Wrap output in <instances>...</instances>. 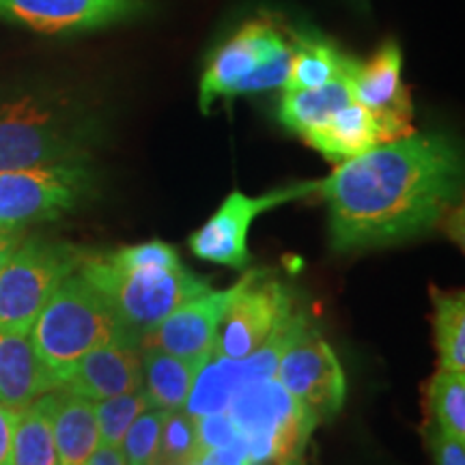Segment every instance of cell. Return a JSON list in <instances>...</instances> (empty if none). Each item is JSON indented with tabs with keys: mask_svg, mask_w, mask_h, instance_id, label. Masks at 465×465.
Masks as SVG:
<instances>
[{
	"mask_svg": "<svg viewBox=\"0 0 465 465\" xmlns=\"http://www.w3.org/2000/svg\"><path fill=\"white\" fill-rule=\"evenodd\" d=\"M48 407L58 465H86L100 446L93 401L56 388L48 392Z\"/></svg>",
	"mask_w": 465,
	"mask_h": 465,
	"instance_id": "17",
	"label": "cell"
},
{
	"mask_svg": "<svg viewBox=\"0 0 465 465\" xmlns=\"http://www.w3.org/2000/svg\"><path fill=\"white\" fill-rule=\"evenodd\" d=\"M188 465H192V463H188Z\"/></svg>",
	"mask_w": 465,
	"mask_h": 465,
	"instance_id": "37",
	"label": "cell"
},
{
	"mask_svg": "<svg viewBox=\"0 0 465 465\" xmlns=\"http://www.w3.org/2000/svg\"><path fill=\"white\" fill-rule=\"evenodd\" d=\"M194 429H196V455H201V452L212 450V449H220V446H229L232 441L242 438L226 411L194 418Z\"/></svg>",
	"mask_w": 465,
	"mask_h": 465,
	"instance_id": "31",
	"label": "cell"
},
{
	"mask_svg": "<svg viewBox=\"0 0 465 465\" xmlns=\"http://www.w3.org/2000/svg\"><path fill=\"white\" fill-rule=\"evenodd\" d=\"M291 74L284 91L317 89L347 75L351 56L342 54L336 45L319 33H291Z\"/></svg>",
	"mask_w": 465,
	"mask_h": 465,
	"instance_id": "20",
	"label": "cell"
},
{
	"mask_svg": "<svg viewBox=\"0 0 465 465\" xmlns=\"http://www.w3.org/2000/svg\"><path fill=\"white\" fill-rule=\"evenodd\" d=\"M427 440L433 450L435 465H465L463 441L449 438V435L438 431L431 424L427 427Z\"/></svg>",
	"mask_w": 465,
	"mask_h": 465,
	"instance_id": "32",
	"label": "cell"
},
{
	"mask_svg": "<svg viewBox=\"0 0 465 465\" xmlns=\"http://www.w3.org/2000/svg\"><path fill=\"white\" fill-rule=\"evenodd\" d=\"M86 250L75 243L28 235L0 267V330L31 332L58 284L78 272Z\"/></svg>",
	"mask_w": 465,
	"mask_h": 465,
	"instance_id": "6",
	"label": "cell"
},
{
	"mask_svg": "<svg viewBox=\"0 0 465 465\" xmlns=\"http://www.w3.org/2000/svg\"><path fill=\"white\" fill-rule=\"evenodd\" d=\"M274 380L319 422L334 416L345 403L342 366L330 342L311 323L278 360Z\"/></svg>",
	"mask_w": 465,
	"mask_h": 465,
	"instance_id": "11",
	"label": "cell"
},
{
	"mask_svg": "<svg viewBox=\"0 0 465 465\" xmlns=\"http://www.w3.org/2000/svg\"><path fill=\"white\" fill-rule=\"evenodd\" d=\"M104 259L121 270H143V267H179L183 265L177 250L171 243L151 240L136 246H124L113 252H104Z\"/></svg>",
	"mask_w": 465,
	"mask_h": 465,
	"instance_id": "29",
	"label": "cell"
},
{
	"mask_svg": "<svg viewBox=\"0 0 465 465\" xmlns=\"http://www.w3.org/2000/svg\"><path fill=\"white\" fill-rule=\"evenodd\" d=\"M28 336L54 391L93 349L113 341H141L124 323L106 295L80 272L58 284Z\"/></svg>",
	"mask_w": 465,
	"mask_h": 465,
	"instance_id": "3",
	"label": "cell"
},
{
	"mask_svg": "<svg viewBox=\"0 0 465 465\" xmlns=\"http://www.w3.org/2000/svg\"><path fill=\"white\" fill-rule=\"evenodd\" d=\"M226 414L246 441L248 465H298L319 420L276 380L243 386Z\"/></svg>",
	"mask_w": 465,
	"mask_h": 465,
	"instance_id": "5",
	"label": "cell"
},
{
	"mask_svg": "<svg viewBox=\"0 0 465 465\" xmlns=\"http://www.w3.org/2000/svg\"><path fill=\"white\" fill-rule=\"evenodd\" d=\"M17 410L0 403V465H14V433Z\"/></svg>",
	"mask_w": 465,
	"mask_h": 465,
	"instance_id": "34",
	"label": "cell"
},
{
	"mask_svg": "<svg viewBox=\"0 0 465 465\" xmlns=\"http://www.w3.org/2000/svg\"><path fill=\"white\" fill-rule=\"evenodd\" d=\"M95 192V171L58 164L0 173V231L52 223L84 205Z\"/></svg>",
	"mask_w": 465,
	"mask_h": 465,
	"instance_id": "7",
	"label": "cell"
},
{
	"mask_svg": "<svg viewBox=\"0 0 465 465\" xmlns=\"http://www.w3.org/2000/svg\"><path fill=\"white\" fill-rule=\"evenodd\" d=\"M14 465H58L50 427L48 392L17 410Z\"/></svg>",
	"mask_w": 465,
	"mask_h": 465,
	"instance_id": "24",
	"label": "cell"
},
{
	"mask_svg": "<svg viewBox=\"0 0 465 465\" xmlns=\"http://www.w3.org/2000/svg\"><path fill=\"white\" fill-rule=\"evenodd\" d=\"M291 74V42L284 50L278 52L272 58L261 63V65L250 72L246 78L235 84L231 91V97L254 95V93H265L274 89H284Z\"/></svg>",
	"mask_w": 465,
	"mask_h": 465,
	"instance_id": "30",
	"label": "cell"
},
{
	"mask_svg": "<svg viewBox=\"0 0 465 465\" xmlns=\"http://www.w3.org/2000/svg\"><path fill=\"white\" fill-rule=\"evenodd\" d=\"M78 272L106 295L138 339L183 302L212 289L209 278L194 274L185 265L121 270L108 263L104 254L93 252L84 254Z\"/></svg>",
	"mask_w": 465,
	"mask_h": 465,
	"instance_id": "4",
	"label": "cell"
},
{
	"mask_svg": "<svg viewBox=\"0 0 465 465\" xmlns=\"http://www.w3.org/2000/svg\"><path fill=\"white\" fill-rule=\"evenodd\" d=\"M231 298L232 287L224 291L209 289L205 293L194 295L168 312L149 332H144L141 336V349L155 347L205 366L207 360L213 356L220 317Z\"/></svg>",
	"mask_w": 465,
	"mask_h": 465,
	"instance_id": "15",
	"label": "cell"
},
{
	"mask_svg": "<svg viewBox=\"0 0 465 465\" xmlns=\"http://www.w3.org/2000/svg\"><path fill=\"white\" fill-rule=\"evenodd\" d=\"M293 311V298L278 278L265 270H250L232 284V298L218 323L213 356L243 358L257 351Z\"/></svg>",
	"mask_w": 465,
	"mask_h": 465,
	"instance_id": "8",
	"label": "cell"
},
{
	"mask_svg": "<svg viewBox=\"0 0 465 465\" xmlns=\"http://www.w3.org/2000/svg\"><path fill=\"white\" fill-rule=\"evenodd\" d=\"M304 141L325 160L342 162L386 143L380 121L362 104L351 102L323 125L304 134Z\"/></svg>",
	"mask_w": 465,
	"mask_h": 465,
	"instance_id": "18",
	"label": "cell"
},
{
	"mask_svg": "<svg viewBox=\"0 0 465 465\" xmlns=\"http://www.w3.org/2000/svg\"><path fill=\"white\" fill-rule=\"evenodd\" d=\"M433 295L435 347L440 353V369L465 373V298L463 291H438Z\"/></svg>",
	"mask_w": 465,
	"mask_h": 465,
	"instance_id": "23",
	"label": "cell"
},
{
	"mask_svg": "<svg viewBox=\"0 0 465 465\" xmlns=\"http://www.w3.org/2000/svg\"><path fill=\"white\" fill-rule=\"evenodd\" d=\"M95 418L97 429H100V444L116 446L119 449L121 441L132 422L136 420L143 411L151 410L149 397L144 388H138L134 392L116 394V397L95 401Z\"/></svg>",
	"mask_w": 465,
	"mask_h": 465,
	"instance_id": "26",
	"label": "cell"
},
{
	"mask_svg": "<svg viewBox=\"0 0 465 465\" xmlns=\"http://www.w3.org/2000/svg\"><path fill=\"white\" fill-rule=\"evenodd\" d=\"M190 463L192 465H248L246 441L240 438L229 446H220V449L205 450L192 459Z\"/></svg>",
	"mask_w": 465,
	"mask_h": 465,
	"instance_id": "33",
	"label": "cell"
},
{
	"mask_svg": "<svg viewBox=\"0 0 465 465\" xmlns=\"http://www.w3.org/2000/svg\"><path fill=\"white\" fill-rule=\"evenodd\" d=\"M463 188L461 151L446 134L411 132L339 162L319 182L339 252L380 248L431 231Z\"/></svg>",
	"mask_w": 465,
	"mask_h": 465,
	"instance_id": "1",
	"label": "cell"
},
{
	"mask_svg": "<svg viewBox=\"0 0 465 465\" xmlns=\"http://www.w3.org/2000/svg\"><path fill=\"white\" fill-rule=\"evenodd\" d=\"M25 237H26V229L0 231V267L5 265V261L11 257V252L20 246Z\"/></svg>",
	"mask_w": 465,
	"mask_h": 465,
	"instance_id": "36",
	"label": "cell"
},
{
	"mask_svg": "<svg viewBox=\"0 0 465 465\" xmlns=\"http://www.w3.org/2000/svg\"><path fill=\"white\" fill-rule=\"evenodd\" d=\"M100 119L78 93L52 84H0V173L91 162Z\"/></svg>",
	"mask_w": 465,
	"mask_h": 465,
	"instance_id": "2",
	"label": "cell"
},
{
	"mask_svg": "<svg viewBox=\"0 0 465 465\" xmlns=\"http://www.w3.org/2000/svg\"><path fill=\"white\" fill-rule=\"evenodd\" d=\"M287 45V35L278 31L270 20L246 22L209 58L199 84V106L203 113H209L212 104L220 97L231 100V91L240 80Z\"/></svg>",
	"mask_w": 465,
	"mask_h": 465,
	"instance_id": "14",
	"label": "cell"
},
{
	"mask_svg": "<svg viewBox=\"0 0 465 465\" xmlns=\"http://www.w3.org/2000/svg\"><path fill=\"white\" fill-rule=\"evenodd\" d=\"M203 366L155 347H143V388L155 410H183Z\"/></svg>",
	"mask_w": 465,
	"mask_h": 465,
	"instance_id": "21",
	"label": "cell"
},
{
	"mask_svg": "<svg viewBox=\"0 0 465 465\" xmlns=\"http://www.w3.org/2000/svg\"><path fill=\"white\" fill-rule=\"evenodd\" d=\"M144 11L147 0H0V22L52 37L102 31Z\"/></svg>",
	"mask_w": 465,
	"mask_h": 465,
	"instance_id": "12",
	"label": "cell"
},
{
	"mask_svg": "<svg viewBox=\"0 0 465 465\" xmlns=\"http://www.w3.org/2000/svg\"><path fill=\"white\" fill-rule=\"evenodd\" d=\"M308 323L311 322L304 311H293L257 351L243 358H209L196 375L190 397L185 401V414L190 418L220 414L226 411L231 399L243 386L261 380H274L278 360Z\"/></svg>",
	"mask_w": 465,
	"mask_h": 465,
	"instance_id": "9",
	"label": "cell"
},
{
	"mask_svg": "<svg viewBox=\"0 0 465 465\" xmlns=\"http://www.w3.org/2000/svg\"><path fill=\"white\" fill-rule=\"evenodd\" d=\"M86 465H127L124 452L116 446H104L100 444L95 449V452L89 457Z\"/></svg>",
	"mask_w": 465,
	"mask_h": 465,
	"instance_id": "35",
	"label": "cell"
},
{
	"mask_svg": "<svg viewBox=\"0 0 465 465\" xmlns=\"http://www.w3.org/2000/svg\"><path fill=\"white\" fill-rule=\"evenodd\" d=\"M196 457L194 418L183 410L168 411L162 424L158 461L155 465H188Z\"/></svg>",
	"mask_w": 465,
	"mask_h": 465,
	"instance_id": "28",
	"label": "cell"
},
{
	"mask_svg": "<svg viewBox=\"0 0 465 465\" xmlns=\"http://www.w3.org/2000/svg\"><path fill=\"white\" fill-rule=\"evenodd\" d=\"M168 411L164 410H151L143 411L132 427L127 429L121 441V452H124L127 465H155L158 461V449H160V433L162 424H164Z\"/></svg>",
	"mask_w": 465,
	"mask_h": 465,
	"instance_id": "27",
	"label": "cell"
},
{
	"mask_svg": "<svg viewBox=\"0 0 465 465\" xmlns=\"http://www.w3.org/2000/svg\"><path fill=\"white\" fill-rule=\"evenodd\" d=\"M54 391L28 334L0 330V403L22 410Z\"/></svg>",
	"mask_w": 465,
	"mask_h": 465,
	"instance_id": "19",
	"label": "cell"
},
{
	"mask_svg": "<svg viewBox=\"0 0 465 465\" xmlns=\"http://www.w3.org/2000/svg\"><path fill=\"white\" fill-rule=\"evenodd\" d=\"M353 102L362 104L380 121L386 143L414 132L411 100L403 83V52L397 42H386L369 61L351 58L347 69Z\"/></svg>",
	"mask_w": 465,
	"mask_h": 465,
	"instance_id": "13",
	"label": "cell"
},
{
	"mask_svg": "<svg viewBox=\"0 0 465 465\" xmlns=\"http://www.w3.org/2000/svg\"><path fill=\"white\" fill-rule=\"evenodd\" d=\"M61 388L93 403L138 391L143 388L141 341H113L93 349L75 364Z\"/></svg>",
	"mask_w": 465,
	"mask_h": 465,
	"instance_id": "16",
	"label": "cell"
},
{
	"mask_svg": "<svg viewBox=\"0 0 465 465\" xmlns=\"http://www.w3.org/2000/svg\"><path fill=\"white\" fill-rule=\"evenodd\" d=\"M353 102L349 78H336L332 83L317 86V89L284 91L278 119L287 130L304 136L315 127L323 125L325 121Z\"/></svg>",
	"mask_w": 465,
	"mask_h": 465,
	"instance_id": "22",
	"label": "cell"
},
{
	"mask_svg": "<svg viewBox=\"0 0 465 465\" xmlns=\"http://www.w3.org/2000/svg\"><path fill=\"white\" fill-rule=\"evenodd\" d=\"M424 394L433 427L465 444V375L440 369L429 380Z\"/></svg>",
	"mask_w": 465,
	"mask_h": 465,
	"instance_id": "25",
	"label": "cell"
},
{
	"mask_svg": "<svg viewBox=\"0 0 465 465\" xmlns=\"http://www.w3.org/2000/svg\"><path fill=\"white\" fill-rule=\"evenodd\" d=\"M319 182H302L281 190H272L263 196H248L240 190H232L223 205L213 212V216L201 229L192 232L188 240L190 250L194 252V257L209 261V263L243 270L250 263V224L270 209L315 194Z\"/></svg>",
	"mask_w": 465,
	"mask_h": 465,
	"instance_id": "10",
	"label": "cell"
}]
</instances>
